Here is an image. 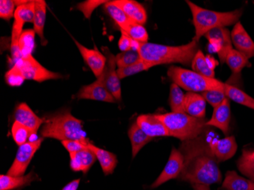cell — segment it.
I'll return each instance as SVG.
<instances>
[{
	"instance_id": "1",
	"label": "cell",
	"mask_w": 254,
	"mask_h": 190,
	"mask_svg": "<svg viewBox=\"0 0 254 190\" xmlns=\"http://www.w3.org/2000/svg\"><path fill=\"white\" fill-rule=\"evenodd\" d=\"M184 157V168L180 179L192 185H212L222 181V174L209 142L199 135L194 139L184 141L180 147Z\"/></svg>"
},
{
	"instance_id": "2",
	"label": "cell",
	"mask_w": 254,
	"mask_h": 190,
	"mask_svg": "<svg viewBox=\"0 0 254 190\" xmlns=\"http://www.w3.org/2000/svg\"><path fill=\"white\" fill-rule=\"evenodd\" d=\"M199 49V41L192 39L188 44L167 46L145 43L142 44L139 54L143 61L154 65L181 63L190 66Z\"/></svg>"
},
{
	"instance_id": "3",
	"label": "cell",
	"mask_w": 254,
	"mask_h": 190,
	"mask_svg": "<svg viewBox=\"0 0 254 190\" xmlns=\"http://www.w3.org/2000/svg\"><path fill=\"white\" fill-rule=\"evenodd\" d=\"M82 121L75 118L68 111H61L54 114L48 119H44L41 128L43 137L65 140H78L89 143L90 141L84 132Z\"/></svg>"
},
{
	"instance_id": "4",
	"label": "cell",
	"mask_w": 254,
	"mask_h": 190,
	"mask_svg": "<svg viewBox=\"0 0 254 190\" xmlns=\"http://www.w3.org/2000/svg\"><path fill=\"white\" fill-rule=\"evenodd\" d=\"M186 2L192 12V22L195 27V34L192 39L197 41L213 28L236 25L243 14L242 8L228 12H219L198 6L189 0Z\"/></svg>"
},
{
	"instance_id": "5",
	"label": "cell",
	"mask_w": 254,
	"mask_h": 190,
	"mask_svg": "<svg viewBox=\"0 0 254 190\" xmlns=\"http://www.w3.org/2000/svg\"><path fill=\"white\" fill-rule=\"evenodd\" d=\"M157 117L168 128L170 136L182 141L197 138L203 133L206 127L205 118L191 117L186 113H167L157 114Z\"/></svg>"
},
{
	"instance_id": "6",
	"label": "cell",
	"mask_w": 254,
	"mask_h": 190,
	"mask_svg": "<svg viewBox=\"0 0 254 190\" xmlns=\"http://www.w3.org/2000/svg\"><path fill=\"white\" fill-rule=\"evenodd\" d=\"M168 76L173 83L189 92H204L212 90L225 91V83L203 76L200 74L178 66H171L168 71Z\"/></svg>"
},
{
	"instance_id": "7",
	"label": "cell",
	"mask_w": 254,
	"mask_h": 190,
	"mask_svg": "<svg viewBox=\"0 0 254 190\" xmlns=\"http://www.w3.org/2000/svg\"><path fill=\"white\" fill-rule=\"evenodd\" d=\"M14 65L18 67L25 80L43 82L48 80L63 78L61 74L52 72L43 66L32 57V55L21 57Z\"/></svg>"
},
{
	"instance_id": "8",
	"label": "cell",
	"mask_w": 254,
	"mask_h": 190,
	"mask_svg": "<svg viewBox=\"0 0 254 190\" xmlns=\"http://www.w3.org/2000/svg\"><path fill=\"white\" fill-rule=\"evenodd\" d=\"M204 37L209 41V52L218 54L221 63H225L228 53L233 49L231 32L226 28H215Z\"/></svg>"
},
{
	"instance_id": "9",
	"label": "cell",
	"mask_w": 254,
	"mask_h": 190,
	"mask_svg": "<svg viewBox=\"0 0 254 190\" xmlns=\"http://www.w3.org/2000/svg\"><path fill=\"white\" fill-rule=\"evenodd\" d=\"M44 138H40L36 141H29L19 146L13 164H11L7 174L11 177L23 176L34 154L41 147Z\"/></svg>"
},
{
	"instance_id": "10",
	"label": "cell",
	"mask_w": 254,
	"mask_h": 190,
	"mask_svg": "<svg viewBox=\"0 0 254 190\" xmlns=\"http://www.w3.org/2000/svg\"><path fill=\"white\" fill-rule=\"evenodd\" d=\"M76 98L78 100L86 99L108 103L116 102V99L109 92L105 85L104 72L97 78L96 81L90 85L82 87L77 93Z\"/></svg>"
},
{
	"instance_id": "11",
	"label": "cell",
	"mask_w": 254,
	"mask_h": 190,
	"mask_svg": "<svg viewBox=\"0 0 254 190\" xmlns=\"http://www.w3.org/2000/svg\"><path fill=\"white\" fill-rule=\"evenodd\" d=\"M102 51L107 57V64L104 70L105 81L107 88L116 101H121L122 98L121 79L116 69V56L113 55L108 47H102Z\"/></svg>"
},
{
	"instance_id": "12",
	"label": "cell",
	"mask_w": 254,
	"mask_h": 190,
	"mask_svg": "<svg viewBox=\"0 0 254 190\" xmlns=\"http://www.w3.org/2000/svg\"><path fill=\"white\" fill-rule=\"evenodd\" d=\"M184 168V157L180 150L173 148L170 154L169 159L165 165L163 171L151 186V188H157L165 183L175 179L181 175Z\"/></svg>"
},
{
	"instance_id": "13",
	"label": "cell",
	"mask_w": 254,
	"mask_h": 190,
	"mask_svg": "<svg viewBox=\"0 0 254 190\" xmlns=\"http://www.w3.org/2000/svg\"><path fill=\"white\" fill-rule=\"evenodd\" d=\"M73 40L84 61L93 72L94 75L98 78L104 72L106 66L107 57L105 54L100 52L96 47L95 49H88L76 40Z\"/></svg>"
},
{
	"instance_id": "14",
	"label": "cell",
	"mask_w": 254,
	"mask_h": 190,
	"mask_svg": "<svg viewBox=\"0 0 254 190\" xmlns=\"http://www.w3.org/2000/svg\"><path fill=\"white\" fill-rule=\"evenodd\" d=\"M232 44L237 51L248 59L254 57V42L240 21L235 25L232 32Z\"/></svg>"
},
{
	"instance_id": "15",
	"label": "cell",
	"mask_w": 254,
	"mask_h": 190,
	"mask_svg": "<svg viewBox=\"0 0 254 190\" xmlns=\"http://www.w3.org/2000/svg\"><path fill=\"white\" fill-rule=\"evenodd\" d=\"M136 124L146 135L152 138L170 136L168 128L157 114H142L137 118Z\"/></svg>"
},
{
	"instance_id": "16",
	"label": "cell",
	"mask_w": 254,
	"mask_h": 190,
	"mask_svg": "<svg viewBox=\"0 0 254 190\" xmlns=\"http://www.w3.org/2000/svg\"><path fill=\"white\" fill-rule=\"evenodd\" d=\"M209 146L218 162L232 158L238 150V145L234 136H228L222 139L215 138L209 142Z\"/></svg>"
},
{
	"instance_id": "17",
	"label": "cell",
	"mask_w": 254,
	"mask_h": 190,
	"mask_svg": "<svg viewBox=\"0 0 254 190\" xmlns=\"http://www.w3.org/2000/svg\"><path fill=\"white\" fill-rule=\"evenodd\" d=\"M231 121V103L228 98L224 100L223 102L214 108L213 114L209 121H207L206 126L215 127L222 130L225 135L228 133Z\"/></svg>"
},
{
	"instance_id": "18",
	"label": "cell",
	"mask_w": 254,
	"mask_h": 190,
	"mask_svg": "<svg viewBox=\"0 0 254 190\" xmlns=\"http://www.w3.org/2000/svg\"><path fill=\"white\" fill-rule=\"evenodd\" d=\"M15 121L28 127L33 135L37 134L40 127L44 124V119L40 118L34 114L26 103H21L17 107L15 113Z\"/></svg>"
},
{
	"instance_id": "19",
	"label": "cell",
	"mask_w": 254,
	"mask_h": 190,
	"mask_svg": "<svg viewBox=\"0 0 254 190\" xmlns=\"http://www.w3.org/2000/svg\"><path fill=\"white\" fill-rule=\"evenodd\" d=\"M225 63L229 66L232 72V76L227 81L228 85H233L236 81H241V72L245 67H251L249 59L235 49L228 53Z\"/></svg>"
},
{
	"instance_id": "20",
	"label": "cell",
	"mask_w": 254,
	"mask_h": 190,
	"mask_svg": "<svg viewBox=\"0 0 254 190\" xmlns=\"http://www.w3.org/2000/svg\"><path fill=\"white\" fill-rule=\"evenodd\" d=\"M113 2L122 8L127 16L134 22L142 25L146 23V11L142 4L134 0H115Z\"/></svg>"
},
{
	"instance_id": "21",
	"label": "cell",
	"mask_w": 254,
	"mask_h": 190,
	"mask_svg": "<svg viewBox=\"0 0 254 190\" xmlns=\"http://www.w3.org/2000/svg\"><path fill=\"white\" fill-rule=\"evenodd\" d=\"M185 113L191 117L205 118L206 101L201 94L195 92L185 94L184 100Z\"/></svg>"
},
{
	"instance_id": "22",
	"label": "cell",
	"mask_w": 254,
	"mask_h": 190,
	"mask_svg": "<svg viewBox=\"0 0 254 190\" xmlns=\"http://www.w3.org/2000/svg\"><path fill=\"white\" fill-rule=\"evenodd\" d=\"M96 156L89 148L70 154V168L74 171L86 174L96 161Z\"/></svg>"
},
{
	"instance_id": "23",
	"label": "cell",
	"mask_w": 254,
	"mask_h": 190,
	"mask_svg": "<svg viewBox=\"0 0 254 190\" xmlns=\"http://www.w3.org/2000/svg\"><path fill=\"white\" fill-rule=\"evenodd\" d=\"M88 148L95 154L97 159L101 164L104 174L105 175L112 174L118 164V158L116 155L110 151L95 146L91 142L88 144Z\"/></svg>"
},
{
	"instance_id": "24",
	"label": "cell",
	"mask_w": 254,
	"mask_h": 190,
	"mask_svg": "<svg viewBox=\"0 0 254 190\" xmlns=\"http://www.w3.org/2000/svg\"><path fill=\"white\" fill-rule=\"evenodd\" d=\"M128 135H129L131 145H132V158H135L141 149L152 140V137L146 135L141 129L140 127H138L136 122L131 125L130 128L128 130Z\"/></svg>"
},
{
	"instance_id": "25",
	"label": "cell",
	"mask_w": 254,
	"mask_h": 190,
	"mask_svg": "<svg viewBox=\"0 0 254 190\" xmlns=\"http://www.w3.org/2000/svg\"><path fill=\"white\" fill-rule=\"evenodd\" d=\"M222 188L224 190H254V182L241 177L235 171H228Z\"/></svg>"
},
{
	"instance_id": "26",
	"label": "cell",
	"mask_w": 254,
	"mask_h": 190,
	"mask_svg": "<svg viewBox=\"0 0 254 190\" xmlns=\"http://www.w3.org/2000/svg\"><path fill=\"white\" fill-rule=\"evenodd\" d=\"M47 16V3L44 0H35V15L34 19V30L40 37L42 45L48 44L44 35V25Z\"/></svg>"
},
{
	"instance_id": "27",
	"label": "cell",
	"mask_w": 254,
	"mask_h": 190,
	"mask_svg": "<svg viewBox=\"0 0 254 190\" xmlns=\"http://www.w3.org/2000/svg\"><path fill=\"white\" fill-rule=\"evenodd\" d=\"M36 180V174L31 172L26 176L21 177H11V176H0V190H12L23 186L28 185L32 181Z\"/></svg>"
},
{
	"instance_id": "28",
	"label": "cell",
	"mask_w": 254,
	"mask_h": 190,
	"mask_svg": "<svg viewBox=\"0 0 254 190\" xmlns=\"http://www.w3.org/2000/svg\"><path fill=\"white\" fill-rule=\"evenodd\" d=\"M105 10L107 13L115 21L121 31H125L129 25L133 24L134 21L131 20L127 14L123 11L122 8L115 5L114 2H108L105 4Z\"/></svg>"
},
{
	"instance_id": "29",
	"label": "cell",
	"mask_w": 254,
	"mask_h": 190,
	"mask_svg": "<svg viewBox=\"0 0 254 190\" xmlns=\"http://www.w3.org/2000/svg\"><path fill=\"white\" fill-rule=\"evenodd\" d=\"M225 93L228 99L254 110V98H251L250 95L238 87L228 85L225 83Z\"/></svg>"
},
{
	"instance_id": "30",
	"label": "cell",
	"mask_w": 254,
	"mask_h": 190,
	"mask_svg": "<svg viewBox=\"0 0 254 190\" xmlns=\"http://www.w3.org/2000/svg\"><path fill=\"white\" fill-rule=\"evenodd\" d=\"M185 94L183 92L181 87L172 83L170 88L169 104L172 112L185 113L184 110Z\"/></svg>"
},
{
	"instance_id": "31",
	"label": "cell",
	"mask_w": 254,
	"mask_h": 190,
	"mask_svg": "<svg viewBox=\"0 0 254 190\" xmlns=\"http://www.w3.org/2000/svg\"><path fill=\"white\" fill-rule=\"evenodd\" d=\"M35 31L34 29L23 31L19 39V49L21 57L31 56L35 45Z\"/></svg>"
},
{
	"instance_id": "32",
	"label": "cell",
	"mask_w": 254,
	"mask_h": 190,
	"mask_svg": "<svg viewBox=\"0 0 254 190\" xmlns=\"http://www.w3.org/2000/svg\"><path fill=\"white\" fill-rule=\"evenodd\" d=\"M238 170L254 182V158L250 154L249 150L244 149L242 155L238 160Z\"/></svg>"
},
{
	"instance_id": "33",
	"label": "cell",
	"mask_w": 254,
	"mask_h": 190,
	"mask_svg": "<svg viewBox=\"0 0 254 190\" xmlns=\"http://www.w3.org/2000/svg\"><path fill=\"white\" fill-rule=\"evenodd\" d=\"M191 66H192L193 72L200 74L203 76L215 78V71L211 69L208 66L206 61H205V56L204 55L203 53L200 50L195 54Z\"/></svg>"
},
{
	"instance_id": "34",
	"label": "cell",
	"mask_w": 254,
	"mask_h": 190,
	"mask_svg": "<svg viewBox=\"0 0 254 190\" xmlns=\"http://www.w3.org/2000/svg\"><path fill=\"white\" fill-rule=\"evenodd\" d=\"M154 66L155 65L153 64L143 61L142 59H141L140 61H138V62L135 63L132 65L124 67V68H118V75L120 79H122V78L135 75V74L138 73V72L146 71V70L149 69L150 68Z\"/></svg>"
},
{
	"instance_id": "35",
	"label": "cell",
	"mask_w": 254,
	"mask_h": 190,
	"mask_svg": "<svg viewBox=\"0 0 254 190\" xmlns=\"http://www.w3.org/2000/svg\"><path fill=\"white\" fill-rule=\"evenodd\" d=\"M11 134H12L14 141L18 146L27 143L28 138L31 137V135H33L31 130L28 127L22 125L17 121H15L11 127Z\"/></svg>"
},
{
	"instance_id": "36",
	"label": "cell",
	"mask_w": 254,
	"mask_h": 190,
	"mask_svg": "<svg viewBox=\"0 0 254 190\" xmlns=\"http://www.w3.org/2000/svg\"><path fill=\"white\" fill-rule=\"evenodd\" d=\"M128 34L132 39L142 44L148 43V34L145 27L140 24L134 22L132 25H129L125 31H121Z\"/></svg>"
},
{
	"instance_id": "37",
	"label": "cell",
	"mask_w": 254,
	"mask_h": 190,
	"mask_svg": "<svg viewBox=\"0 0 254 190\" xmlns=\"http://www.w3.org/2000/svg\"><path fill=\"white\" fill-rule=\"evenodd\" d=\"M142 58L139 52H136V51H129L121 52L116 56L117 65L118 68H124L138 62Z\"/></svg>"
},
{
	"instance_id": "38",
	"label": "cell",
	"mask_w": 254,
	"mask_h": 190,
	"mask_svg": "<svg viewBox=\"0 0 254 190\" xmlns=\"http://www.w3.org/2000/svg\"><path fill=\"white\" fill-rule=\"evenodd\" d=\"M201 95L203 97L205 101L209 103L214 108L220 105L224 100L227 98L225 91H220V90L204 91Z\"/></svg>"
},
{
	"instance_id": "39",
	"label": "cell",
	"mask_w": 254,
	"mask_h": 190,
	"mask_svg": "<svg viewBox=\"0 0 254 190\" xmlns=\"http://www.w3.org/2000/svg\"><path fill=\"white\" fill-rule=\"evenodd\" d=\"M5 79L7 84L11 87L21 86L25 81V78L20 72V70L15 65L5 73Z\"/></svg>"
},
{
	"instance_id": "40",
	"label": "cell",
	"mask_w": 254,
	"mask_h": 190,
	"mask_svg": "<svg viewBox=\"0 0 254 190\" xmlns=\"http://www.w3.org/2000/svg\"><path fill=\"white\" fill-rule=\"evenodd\" d=\"M108 1H104V0H88L85 2H81L77 5V9L82 11L84 16L89 19L91 18V14L93 12L95 8H98L102 4H105Z\"/></svg>"
},
{
	"instance_id": "41",
	"label": "cell",
	"mask_w": 254,
	"mask_h": 190,
	"mask_svg": "<svg viewBox=\"0 0 254 190\" xmlns=\"http://www.w3.org/2000/svg\"><path fill=\"white\" fill-rule=\"evenodd\" d=\"M15 4L12 0L0 1V18L9 21L15 15Z\"/></svg>"
},
{
	"instance_id": "42",
	"label": "cell",
	"mask_w": 254,
	"mask_h": 190,
	"mask_svg": "<svg viewBox=\"0 0 254 190\" xmlns=\"http://www.w3.org/2000/svg\"><path fill=\"white\" fill-rule=\"evenodd\" d=\"M90 143V142H89ZM63 145L67 151L71 153L77 152L88 148V144L78 140H65L62 141Z\"/></svg>"
},
{
	"instance_id": "43",
	"label": "cell",
	"mask_w": 254,
	"mask_h": 190,
	"mask_svg": "<svg viewBox=\"0 0 254 190\" xmlns=\"http://www.w3.org/2000/svg\"><path fill=\"white\" fill-rule=\"evenodd\" d=\"M121 38H120L119 42H118V47L121 51L122 52H126V51H131V46H132V38L126 34L124 31H121Z\"/></svg>"
},
{
	"instance_id": "44",
	"label": "cell",
	"mask_w": 254,
	"mask_h": 190,
	"mask_svg": "<svg viewBox=\"0 0 254 190\" xmlns=\"http://www.w3.org/2000/svg\"><path fill=\"white\" fill-rule=\"evenodd\" d=\"M205 61H206L208 66L212 70L215 69V67L218 65V61H217L213 57L210 55L205 56Z\"/></svg>"
},
{
	"instance_id": "45",
	"label": "cell",
	"mask_w": 254,
	"mask_h": 190,
	"mask_svg": "<svg viewBox=\"0 0 254 190\" xmlns=\"http://www.w3.org/2000/svg\"><path fill=\"white\" fill-rule=\"evenodd\" d=\"M79 184V179L75 180V181H72V182L67 184V185L63 189V190H78Z\"/></svg>"
},
{
	"instance_id": "46",
	"label": "cell",
	"mask_w": 254,
	"mask_h": 190,
	"mask_svg": "<svg viewBox=\"0 0 254 190\" xmlns=\"http://www.w3.org/2000/svg\"><path fill=\"white\" fill-rule=\"evenodd\" d=\"M192 188L193 190H210L209 186L203 185V184H193Z\"/></svg>"
},
{
	"instance_id": "47",
	"label": "cell",
	"mask_w": 254,
	"mask_h": 190,
	"mask_svg": "<svg viewBox=\"0 0 254 190\" xmlns=\"http://www.w3.org/2000/svg\"><path fill=\"white\" fill-rule=\"evenodd\" d=\"M29 1H21V0H17V1H14L15 5L17 6H20V5H25V4L28 3Z\"/></svg>"
},
{
	"instance_id": "48",
	"label": "cell",
	"mask_w": 254,
	"mask_h": 190,
	"mask_svg": "<svg viewBox=\"0 0 254 190\" xmlns=\"http://www.w3.org/2000/svg\"><path fill=\"white\" fill-rule=\"evenodd\" d=\"M250 154H251V157H252L253 158H254V151H252V150H249Z\"/></svg>"
}]
</instances>
